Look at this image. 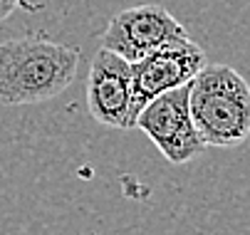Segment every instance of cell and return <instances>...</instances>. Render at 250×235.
Returning a JSON list of instances; mask_svg holds the SVG:
<instances>
[{
    "mask_svg": "<svg viewBox=\"0 0 250 235\" xmlns=\"http://www.w3.org/2000/svg\"><path fill=\"white\" fill-rule=\"evenodd\" d=\"M87 109L102 126L136 129L131 112V62L106 47H99L89 64Z\"/></svg>",
    "mask_w": 250,
    "mask_h": 235,
    "instance_id": "obj_6",
    "label": "cell"
},
{
    "mask_svg": "<svg viewBox=\"0 0 250 235\" xmlns=\"http://www.w3.org/2000/svg\"><path fill=\"white\" fill-rule=\"evenodd\" d=\"M178 40H188L186 27L164 5L149 3L117 13L102 32L99 47L112 50L126 62H139L149 52Z\"/></svg>",
    "mask_w": 250,
    "mask_h": 235,
    "instance_id": "obj_4",
    "label": "cell"
},
{
    "mask_svg": "<svg viewBox=\"0 0 250 235\" xmlns=\"http://www.w3.org/2000/svg\"><path fill=\"white\" fill-rule=\"evenodd\" d=\"M208 64L206 52L191 38L164 45L139 62H131V112H139L154 97L188 84L203 67Z\"/></svg>",
    "mask_w": 250,
    "mask_h": 235,
    "instance_id": "obj_5",
    "label": "cell"
},
{
    "mask_svg": "<svg viewBox=\"0 0 250 235\" xmlns=\"http://www.w3.org/2000/svg\"><path fill=\"white\" fill-rule=\"evenodd\" d=\"M13 10H18V3H15V0H0V22H3L5 18H10Z\"/></svg>",
    "mask_w": 250,
    "mask_h": 235,
    "instance_id": "obj_7",
    "label": "cell"
},
{
    "mask_svg": "<svg viewBox=\"0 0 250 235\" xmlns=\"http://www.w3.org/2000/svg\"><path fill=\"white\" fill-rule=\"evenodd\" d=\"M136 129L144 131L154 146L176 166L193 161L208 149L188 109V84L168 89L146 102L136 117Z\"/></svg>",
    "mask_w": 250,
    "mask_h": 235,
    "instance_id": "obj_3",
    "label": "cell"
},
{
    "mask_svg": "<svg viewBox=\"0 0 250 235\" xmlns=\"http://www.w3.org/2000/svg\"><path fill=\"white\" fill-rule=\"evenodd\" d=\"M15 3H18V5H22V8H27V10H38V5H30L27 0H15Z\"/></svg>",
    "mask_w": 250,
    "mask_h": 235,
    "instance_id": "obj_8",
    "label": "cell"
},
{
    "mask_svg": "<svg viewBox=\"0 0 250 235\" xmlns=\"http://www.w3.org/2000/svg\"><path fill=\"white\" fill-rule=\"evenodd\" d=\"M188 109L206 146L233 149L250 137V84L230 64H206L188 82Z\"/></svg>",
    "mask_w": 250,
    "mask_h": 235,
    "instance_id": "obj_2",
    "label": "cell"
},
{
    "mask_svg": "<svg viewBox=\"0 0 250 235\" xmlns=\"http://www.w3.org/2000/svg\"><path fill=\"white\" fill-rule=\"evenodd\" d=\"M80 70V50L45 38L0 42V104H42L62 94Z\"/></svg>",
    "mask_w": 250,
    "mask_h": 235,
    "instance_id": "obj_1",
    "label": "cell"
}]
</instances>
